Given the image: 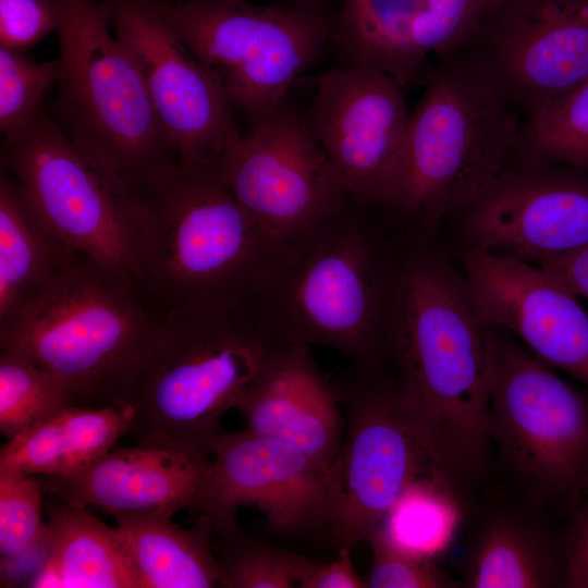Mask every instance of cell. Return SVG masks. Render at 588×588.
<instances>
[{
	"mask_svg": "<svg viewBox=\"0 0 588 588\" xmlns=\"http://www.w3.org/2000/svg\"><path fill=\"white\" fill-rule=\"evenodd\" d=\"M389 379L445 471L468 476L485 463L495 368L494 329L464 274L417 247L401 260Z\"/></svg>",
	"mask_w": 588,
	"mask_h": 588,
	"instance_id": "1",
	"label": "cell"
},
{
	"mask_svg": "<svg viewBox=\"0 0 588 588\" xmlns=\"http://www.w3.org/2000/svg\"><path fill=\"white\" fill-rule=\"evenodd\" d=\"M134 283L161 315L259 293L281 245L247 216L213 163L174 161L132 189Z\"/></svg>",
	"mask_w": 588,
	"mask_h": 588,
	"instance_id": "2",
	"label": "cell"
},
{
	"mask_svg": "<svg viewBox=\"0 0 588 588\" xmlns=\"http://www.w3.org/2000/svg\"><path fill=\"white\" fill-rule=\"evenodd\" d=\"M299 342L260 293L224 306L162 317L125 405L138 443L207 452L228 411L285 350Z\"/></svg>",
	"mask_w": 588,
	"mask_h": 588,
	"instance_id": "3",
	"label": "cell"
},
{
	"mask_svg": "<svg viewBox=\"0 0 588 588\" xmlns=\"http://www.w3.org/2000/svg\"><path fill=\"white\" fill-rule=\"evenodd\" d=\"M518 112L474 46L438 60L384 209L418 228L457 215L525 159Z\"/></svg>",
	"mask_w": 588,
	"mask_h": 588,
	"instance_id": "4",
	"label": "cell"
},
{
	"mask_svg": "<svg viewBox=\"0 0 588 588\" xmlns=\"http://www.w3.org/2000/svg\"><path fill=\"white\" fill-rule=\"evenodd\" d=\"M162 317L131 280L81 256L0 318V350L57 376L75 405H125Z\"/></svg>",
	"mask_w": 588,
	"mask_h": 588,
	"instance_id": "5",
	"label": "cell"
},
{
	"mask_svg": "<svg viewBox=\"0 0 588 588\" xmlns=\"http://www.w3.org/2000/svg\"><path fill=\"white\" fill-rule=\"evenodd\" d=\"M363 206L284 243L260 294L301 343L332 348L382 373L390 358L400 260L394 264Z\"/></svg>",
	"mask_w": 588,
	"mask_h": 588,
	"instance_id": "6",
	"label": "cell"
},
{
	"mask_svg": "<svg viewBox=\"0 0 588 588\" xmlns=\"http://www.w3.org/2000/svg\"><path fill=\"white\" fill-rule=\"evenodd\" d=\"M53 2L61 63L53 119L94 166L134 189L177 161L138 65L111 32L107 0Z\"/></svg>",
	"mask_w": 588,
	"mask_h": 588,
	"instance_id": "7",
	"label": "cell"
},
{
	"mask_svg": "<svg viewBox=\"0 0 588 588\" xmlns=\"http://www.w3.org/2000/svg\"><path fill=\"white\" fill-rule=\"evenodd\" d=\"M164 20L234 110L255 126L320 59L335 19L248 0H155Z\"/></svg>",
	"mask_w": 588,
	"mask_h": 588,
	"instance_id": "8",
	"label": "cell"
},
{
	"mask_svg": "<svg viewBox=\"0 0 588 588\" xmlns=\"http://www.w3.org/2000/svg\"><path fill=\"white\" fill-rule=\"evenodd\" d=\"M334 388L346 428L329 470L324 530L338 549L354 548L368 542L409 482L426 475L449 474L382 373L351 365Z\"/></svg>",
	"mask_w": 588,
	"mask_h": 588,
	"instance_id": "9",
	"label": "cell"
},
{
	"mask_svg": "<svg viewBox=\"0 0 588 588\" xmlns=\"http://www.w3.org/2000/svg\"><path fill=\"white\" fill-rule=\"evenodd\" d=\"M1 161L22 195L65 245L134 283L137 224L132 191L106 175L45 111L4 138Z\"/></svg>",
	"mask_w": 588,
	"mask_h": 588,
	"instance_id": "10",
	"label": "cell"
},
{
	"mask_svg": "<svg viewBox=\"0 0 588 588\" xmlns=\"http://www.w3.org/2000/svg\"><path fill=\"white\" fill-rule=\"evenodd\" d=\"M494 329L488 434L513 473L539 497L576 501L588 490V392Z\"/></svg>",
	"mask_w": 588,
	"mask_h": 588,
	"instance_id": "11",
	"label": "cell"
},
{
	"mask_svg": "<svg viewBox=\"0 0 588 588\" xmlns=\"http://www.w3.org/2000/svg\"><path fill=\"white\" fill-rule=\"evenodd\" d=\"M213 167L247 216L281 246L352 200L305 115L287 99Z\"/></svg>",
	"mask_w": 588,
	"mask_h": 588,
	"instance_id": "12",
	"label": "cell"
},
{
	"mask_svg": "<svg viewBox=\"0 0 588 588\" xmlns=\"http://www.w3.org/2000/svg\"><path fill=\"white\" fill-rule=\"evenodd\" d=\"M117 37L136 61L179 162L213 163L240 137L233 109L155 0H107Z\"/></svg>",
	"mask_w": 588,
	"mask_h": 588,
	"instance_id": "13",
	"label": "cell"
},
{
	"mask_svg": "<svg viewBox=\"0 0 588 588\" xmlns=\"http://www.w3.org/2000/svg\"><path fill=\"white\" fill-rule=\"evenodd\" d=\"M404 87L368 66L336 65L317 82L307 124L359 205H387L411 114Z\"/></svg>",
	"mask_w": 588,
	"mask_h": 588,
	"instance_id": "14",
	"label": "cell"
},
{
	"mask_svg": "<svg viewBox=\"0 0 588 588\" xmlns=\"http://www.w3.org/2000/svg\"><path fill=\"white\" fill-rule=\"evenodd\" d=\"M456 216L469 248L540 266L588 246V173L525 158Z\"/></svg>",
	"mask_w": 588,
	"mask_h": 588,
	"instance_id": "15",
	"label": "cell"
},
{
	"mask_svg": "<svg viewBox=\"0 0 588 588\" xmlns=\"http://www.w3.org/2000/svg\"><path fill=\"white\" fill-rule=\"evenodd\" d=\"M527 117L588 78V0H517L473 44Z\"/></svg>",
	"mask_w": 588,
	"mask_h": 588,
	"instance_id": "16",
	"label": "cell"
},
{
	"mask_svg": "<svg viewBox=\"0 0 588 588\" xmlns=\"http://www.w3.org/2000/svg\"><path fill=\"white\" fill-rule=\"evenodd\" d=\"M463 264L483 320L588 392V311L580 297L538 265L473 248L464 253Z\"/></svg>",
	"mask_w": 588,
	"mask_h": 588,
	"instance_id": "17",
	"label": "cell"
},
{
	"mask_svg": "<svg viewBox=\"0 0 588 588\" xmlns=\"http://www.w3.org/2000/svg\"><path fill=\"white\" fill-rule=\"evenodd\" d=\"M206 450L210 466L199 511L254 506L284 534L324 529L329 471L301 450L246 428L221 430Z\"/></svg>",
	"mask_w": 588,
	"mask_h": 588,
	"instance_id": "18",
	"label": "cell"
},
{
	"mask_svg": "<svg viewBox=\"0 0 588 588\" xmlns=\"http://www.w3.org/2000/svg\"><path fill=\"white\" fill-rule=\"evenodd\" d=\"M207 452L138 443L108 451L69 476H44L45 491L64 503L95 505L113 517L164 516L199 510L209 474Z\"/></svg>",
	"mask_w": 588,
	"mask_h": 588,
	"instance_id": "19",
	"label": "cell"
},
{
	"mask_svg": "<svg viewBox=\"0 0 588 588\" xmlns=\"http://www.w3.org/2000/svg\"><path fill=\"white\" fill-rule=\"evenodd\" d=\"M234 409L246 429L297 448L323 470L336 461L345 427L342 406L309 346L297 342L281 353Z\"/></svg>",
	"mask_w": 588,
	"mask_h": 588,
	"instance_id": "20",
	"label": "cell"
},
{
	"mask_svg": "<svg viewBox=\"0 0 588 588\" xmlns=\"http://www.w3.org/2000/svg\"><path fill=\"white\" fill-rule=\"evenodd\" d=\"M133 407L72 405L22 431L2 445L0 469L30 475L69 476L132 431Z\"/></svg>",
	"mask_w": 588,
	"mask_h": 588,
	"instance_id": "21",
	"label": "cell"
},
{
	"mask_svg": "<svg viewBox=\"0 0 588 588\" xmlns=\"http://www.w3.org/2000/svg\"><path fill=\"white\" fill-rule=\"evenodd\" d=\"M28 586L140 588L117 528L64 502L49 510L44 561Z\"/></svg>",
	"mask_w": 588,
	"mask_h": 588,
	"instance_id": "22",
	"label": "cell"
},
{
	"mask_svg": "<svg viewBox=\"0 0 588 588\" xmlns=\"http://www.w3.org/2000/svg\"><path fill=\"white\" fill-rule=\"evenodd\" d=\"M113 518L140 588L218 587L220 572L213 550V526L206 512L187 529L173 524L172 517Z\"/></svg>",
	"mask_w": 588,
	"mask_h": 588,
	"instance_id": "23",
	"label": "cell"
},
{
	"mask_svg": "<svg viewBox=\"0 0 588 588\" xmlns=\"http://www.w3.org/2000/svg\"><path fill=\"white\" fill-rule=\"evenodd\" d=\"M466 585L473 588L565 586L564 549L546 531L519 517L500 515L480 530L468 556Z\"/></svg>",
	"mask_w": 588,
	"mask_h": 588,
	"instance_id": "24",
	"label": "cell"
},
{
	"mask_svg": "<svg viewBox=\"0 0 588 588\" xmlns=\"http://www.w3.org/2000/svg\"><path fill=\"white\" fill-rule=\"evenodd\" d=\"M83 255L65 245L28 205L14 180L0 179V318Z\"/></svg>",
	"mask_w": 588,
	"mask_h": 588,
	"instance_id": "25",
	"label": "cell"
},
{
	"mask_svg": "<svg viewBox=\"0 0 588 588\" xmlns=\"http://www.w3.org/2000/svg\"><path fill=\"white\" fill-rule=\"evenodd\" d=\"M460 522L453 479L433 474L409 482L376 530L394 548L434 560L452 543Z\"/></svg>",
	"mask_w": 588,
	"mask_h": 588,
	"instance_id": "26",
	"label": "cell"
},
{
	"mask_svg": "<svg viewBox=\"0 0 588 588\" xmlns=\"http://www.w3.org/2000/svg\"><path fill=\"white\" fill-rule=\"evenodd\" d=\"M213 526V550L221 588H306L320 562L254 539L243 532L235 511L206 512Z\"/></svg>",
	"mask_w": 588,
	"mask_h": 588,
	"instance_id": "27",
	"label": "cell"
},
{
	"mask_svg": "<svg viewBox=\"0 0 588 588\" xmlns=\"http://www.w3.org/2000/svg\"><path fill=\"white\" fill-rule=\"evenodd\" d=\"M75 405L53 373L16 352L0 354V430L8 439Z\"/></svg>",
	"mask_w": 588,
	"mask_h": 588,
	"instance_id": "28",
	"label": "cell"
},
{
	"mask_svg": "<svg viewBox=\"0 0 588 588\" xmlns=\"http://www.w3.org/2000/svg\"><path fill=\"white\" fill-rule=\"evenodd\" d=\"M524 151L588 173V78L527 117Z\"/></svg>",
	"mask_w": 588,
	"mask_h": 588,
	"instance_id": "29",
	"label": "cell"
},
{
	"mask_svg": "<svg viewBox=\"0 0 588 588\" xmlns=\"http://www.w3.org/2000/svg\"><path fill=\"white\" fill-rule=\"evenodd\" d=\"M491 0H424L411 29L413 51L425 66L471 46L494 12Z\"/></svg>",
	"mask_w": 588,
	"mask_h": 588,
	"instance_id": "30",
	"label": "cell"
},
{
	"mask_svg": "<svg viewBox=\"0 0 588 588\" xmlns=\"http://www.w3.org/2000/svg\"><path fill=\"white\" fill-rule=\"evenodd\" d=\"M60 74L59 58L37 61L0 47V130L4 138L24 131L44 112L45 94Z\"/></svg>",
	"mask_w": 588,
	"mask_h": 588,
	"instance_id": "31",
	"label": "cell"
},
{
	"mask_svg": "<svg viewBox=\"0 0 588 588\" xmlns=\"http://www.w3.org/2000/svg\"><path fill=\"white\" fill-rule=\"evenodd\" d=\"M42 490L40 479L30 474L0 469L1 562L22 560L44 549Z\"/></svg>",
	"mask_w": 588,
	"mask_h": 588,
	"instance_id": "32",
	"label": "cell"
},
{
	"mask_svg": "<svg viewBox=\"0 0 588 588\" xmlns=\"http://www.w3.org/2000/svg\"><path fill=\"white\" fill-rule=\"evenodd\" d=\"M368 543L372 562L366 585L369 588H446L456 587L434 560L416 556L394 548L377 530Z\"/></svg>",
	"mask_w": 588,
	"mask_h": 588,
	"instance_id": "33",
	"label": "cell"
},
{
	"mask_svg": "<svg viewBox=\"0 0 588 588\" xmlns=\"http://www.w3.org/2000/svg\"><path fill=\"white\" fill-rule=\"evenodd\" d=\"M53 0H0V47L24 52L58 30Z\"/></svg>",
	"mask_w": 588,
	"mask_h": 588,
	"instance_id": "34",
	"label": "cell"
},
{
	"mask_svg": "<svg viewBox=\"0 0 588 588\" xmlns=\"http://www.w3.org/2000/svg\"><path fill=\"white\" fill-rule=\"evenodd\" d=\"M563 549L565 586L588 588V506L576 513Z\"/></svg>",
	"mask_w": 588,
	"mask_h": 588,
	"instance_id": "35",
	"label": "cell"
},
{
	"mask_svg": "<svg viewBox=\"0 0 588 588\" xmlns=\"http://www.w3.org/2000/svg\"><path fill=\"white\" fill-rule=\"evenodd\" d=\"M352 547L339 548L338 556L327 564H319L306 588H365L366 580L357 574L352 562Z\"/></svg>",
	"mask_w": 588,
	"mask_h": 588,
	"instance_id": "36",
	"label": "cell"
},
{
	"mask_svg": "<svg viewBox=\"0 0 588 588\" xmlns=\"http://www.w3.org/2000/svg\"><path fill=\"white\" fill-rule=\"evenodd\" d=\"M540 266L588 301V246Z\"/></svg>",
	"mask_w": 588,
	"mask_h": 588,
	"instance_id": "37",
	"label": "cell"
},
{
	"mask_svg": "<svg viewBox=\"0 0 588 588\" xmlns=\"http://www.w3.org/2000/svg\"><path fill=\"white\" fill-rule=\"evenodd\" d=\"M343 0H285V3L297 9L317 14L331 15L330 11Z\"/></svg>",
	"mask_w": 588,
	"mask_h": 588,
	"instance_id": "38",
	"label": "cell"
},
{
	"mask_svg": "<svg viewBox=\"0 0 588 588\" xmlns=\"http://www.w3.org/2000/svg\"><path fill=\"white\" fill-rule=\"evenodd\" d=\"M495 7V10L501 8V7H504L506 4H510L512 2H515L517 0H491Z\"/></svg>",
	"mask_w": 588,
	"mask_h": 588,
	"instance_id": "39",
	"label": "cell"
}]
</instances>
